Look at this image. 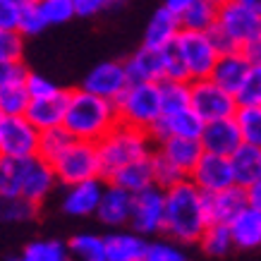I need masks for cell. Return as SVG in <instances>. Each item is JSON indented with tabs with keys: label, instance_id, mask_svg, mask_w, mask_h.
<instances>
[{
	"label": "cell",
	"instance_id": "16",
	"mask_svg": "<svg viewBox=\"0 0 261 261\" xmlns=\"http://www.w3.org/2000/svg\"><path fill=\"white\" fill-rule=\"evenodd\" d=\"M129 211H132V192L122 190L115 182L103 185L101 199H98V206H96L98 221L103 225L118 228V225H125L129 221Z\"/></svg>",
	"mask_w": 261,
	"mask_h": 261
},
{
	"label": "cell",
	"instance_id": "5",
	"mask_svg": "<svg viewBox=\"0 0 261 261\" xmlns=\"http://www.w3.org/2000/svg\"><path fill=\"white\" fill-rule=\"evenodd\" d=\"M50 166H53V173L63 185H77V182L101 177V159H98L96 142L72 139L70 146Z\"/></svg>",
	"mask_w": 261,
	"mask_h": 261
},
{
	"label": "cell",
	"instance_id": "12",
	"mask_svg": "<svg viewBox=\"0 0 261 261\" xmlns=\"http://www.w3.org/2000/svg\"><path fill=\"white\" fill-rule=\"evenodd\" d=\"M190 180L197 185V190L206 192V194H214V192H221L225 187H230V185H235L230 159L204 151L201 159L197 161V166L192 168Z\"/></svg>",
	"mask_w": 261,
	"mask_h": 261
},
{
	"label": "cell",
	"instance_id": "25",
	"mask_svg": "<svg viewBox=\"0 0 261 261\" xmlns=\"http://www.w3.org/2000/svg\"><path fill=\"white\" fill-rule=\"evenodd\" d=\"M182 24L180 17L170 12L168 8H159L151 15L149 24H146V32H144V46L149 48H166L170 46L177 34H180Z\"/></svg>",
	"mask_w": 261,
	"mask_h": 261
},
{
	"label": "cell",
	"instance_id": "53",
	"mask_svg": "<svg viewBox=\"0 0 261 261\" xmlns=\"http://www.w3.org/2000/svg\"><path fill=\"white\" fill-rule=\"evenodd\" d=\"M208 3H214V5H216V8H221V5H223V3H228V0H208Z\"/></svg>",
	"mask_w": 261,
	"mask_h": 261
},
{
	"label": "cell",
	"instance_id": "31",
	"mask_svg": "<svg viewBox=\"0 0 261 261\" xmlns=\"http://www.w3.org/2000/svg\"><path fill=\"white\" fill-rule=\"evenodd\" d=\"M67 245L58 240H36L24 247V252L12 261H67Z\"/></svg>",
	"mask_w": 261,
	"mask_h": 261
},
{
	"label": "cell",
	"instance_id": "2",
	"mask_svg": "<svg viewBox=\"0 0 261 261\" xmlns=\"http://www.w3.org/2000/svg\"><path fill=\"white\" fill-rule=\"evenodd\" d=\"M115 122H120L115 101L94 96L89 91H84V89L67 91L63 127L70 132L72 139L98 142Z\"/></svg>",
	"mask_w": 261,
	"mask_h": 261
},
{
	"label": "cell",
	"instance_id": "6",
	"mask_svg": "<svg viewBox=\"0 0 261 261\" xmlns=\"http://www.w3.org/2000/svg\"><path fill=\"white\" fill-rule=\"evenodd\" d=\"M177 53L182 58L187 80H206L211 77L216 60H218V50L214 48L211 39L206 32H190V29H180L177 39L173 41Z\"/></svg>",
	"mask_w": 261,
	"mask_h": 261
},
{
	"label": "cell",
	"instance_id": "30",
	"mask_svg": "<svg viewBox=\"0 0 261 261\" xmlns=\"http://www.w3.org/2000/svg\"><path fill=\"white\" fill-rule=\"evenodd\" d=\"M161 113H173L190 106V82L187 80H161Z\"/></svg>",
	"mask_w": 261,
	"mask_h": 261
},
{
	"label": "cell",
	"instance_id": "41",
	"mask_svg": "<svg viewBox=\"0 0 261 261\" xmlns=\"http://www.w3.org/2000/svg\"><path fill=\"white\" fill-rule=\"evenodd\" d=\"M142 261H187V256L175 242H146Z\"/></svg>",
	"mask_w": 261,
	"mask_h": 261
},
{
	"label": "cell",
	"instance_id": "48",
	"mask_svg": "<svg viewBox=\"0 0 261 261\" xmlns=\"http://www.w3.org/2000/svg\"><path fill=\"white\" fill-rule=\"evenodd\" d=\"M24 70L22 60H0V87L8 84V82H17V80H24Z\"/></svg>",
	"mask_w": 261,
	"mask_h": 261
},
{
	"label": "cell",
	"instance_id": "17",
	"mask_svg": "<svg viewBox=\"0 0 261 261\" xmlns=\"http://www.w3.org/2000/svg\"><path fill=\"white\" fill-rule=\"evenodd\" d=\"M65 106H67V91L60 89V91H56V94L43 96V98H32L29 106H27L24 118L29 120L39 132H43V129L63 125Z\"/></svg>",
	"mask_w": 261,
	"mask_h": 261
},
{
	"label": "cell",
	"instance_id": "21",
	"mask_svg": "<svg viewBox=\"0 0 261 261\" xmlns=\"http://www.w3.org/2000/svg\"><path fill=\"white\" fill-rule=\"evenodd\" d=\"M249 67H252V63L245 58L242 50L223 53V56H218L214 70H211V80H214L218 87H223L225 91H230V94L235 96L238 89L242 87V82H245Z\"/></svg>",
	"mask_w": 261,
	"mask_h": 261
},
{
	"label": "cell",
	"instance_id": "49",
	"mask_svg": "<svg viewBox=\"0 0 261 261\" xmlns=\"http://www.w3.org/2000/svg\"><path fill=\"white\" fill-rule=\"evenodd\" d=\"M242 53H245V58L252 65H261V36L259 39H254V41H249V43L242 48Z\"/></svg>",
	"mask_w": 261,
	"mask_h": 261
},
{
	"label": "cell",
	"instance_id": "33",
	"mask_svg": "<svg viewBox=\"0 0 261 261\" xmlns=\"http://www.w3.org/2000/svg\"><path fill=\"white\" fill-rule=\"evenodd\" d=\"M70 142H72V137L63 125L43 129V132H39V149H36V156H41V159L48 161V163H53V161L70 146Z\"/></svg>",
	"mask_w": 261,
	"mask_h": 261
},
{
	"label": "cell",
	"instance_id": "4",
	"mask_svg": "<svg viewBox=\"0 0 261 261\" xmlns=\"http://www.w3.org/2000/svg\"><path fill=\"white\" fill-rule=\"evenodd\" d=\"M120 122L146 129L161 118L159 82H129L127 89L115 98Z\"/></svg>",
	"mask_w": 261,
	"mask_h": 261
},
{
	"label": "cell",
	"instance_id": "28",
	"mask_svg": "<svg viewBox=\"0 0 261 261\" xmlns=\"http://www.w3.org/2000/svg\"><path fill=\"white\" fill-rule=\"evenodd\" d=\"M218 17V8L208 0H194L190 8L180 15L182 29H190V32H208L216 24Z\"/></svg>",
	"mask_w": 261,
	"mask_h": 261
},
{
	"label": "cell",
	"instance_id": "9",
	"mask_svg": "<svg viewBox=\"0 0 261 261\" xmlns=\"http://www.w3.org/2000/svg\"><path fill=\"white\" fill-rule=\"evenodd\" d=\"M39 129L24 115H0V156L27 159L36 156Z\"/></svg>",
	"mask_w": 261,
	"mask_h": 261
},
{
	"label": "cell",
	"instance_id": "35",
	"mask_svg": "<svg viewBox=\"0 0 261 261\" xmlns=\"http://www.w3.org/2000/svg\"><path fill=\"white\" fill-rule=\"evenodd\" d=\"M67 252L77 261H106V242L98 235L82 232V235H74L70 240Z\"/></svg>",
	"mask_w": 261,
	"mask_h": 261
},
{
	"label": "cell",
	"instance_id": "8",
	"mask_svg": "<svg viewBox=\"0 0 261 261\" xmlns=\"http://www.w3.org/2000/svg\"><path fill=\"white\" fill-rule=\"evenodd\" d=\"M216 24L228 34L230 39L235 41V46H238L240 50H242L249 41L261 36V15L256 10L247 8L245 3H240V0L223 3L221 8H218Z\"/></svg>",
	"mask_w": 261,
	"mask_h": 261
},
{
	"label": "cell",
	"instance_id": "55",
	"mask_svg": "<svg viewBox=\"0 0 261 261\" xmlns=\"http://www.w3.org/2000/svg\"><path fill=\"white\" fill-rule=\"evenodd\" d=\"M36 3H39V0H36Z\"/></svg>",
	"mask_w": 261,
	"mask_h": 261
},
{
	"label": "cell",
	"instance_id": "20",
	"mask_svg": "<svg viewBox=\"0 0 261 261\" xmlns=\"http://www.w3.org/2000/svg\"><path fill=\"white\" fill-rule=\"evenodd\" d=\"M156 151L166 161H170L185 177H190L192 168L197 166V161L204 153L199 139H187V137H168V139L159 142V149Z\"/></svg>",
	"mask_w": 261,
	"mask_h": 261
},
{
	"label": "cell",
	"instance_id": "26",
	"mask_svg": "<svg viewBox=\"0 0 261 261\" xmlns=\"http://www.w3.org/2000/svg\"><path fill=\"white\" fill-rule=\"evenodd\" d=\"M108 182H115V185H120L122 190L132 192V194L151 187V185H153V163H151V153L144 156V159H137V161H132V163H127V166L118 168V170L108 177Z\"/></svg>",
	"mask_w": 261,
	"mask_h": 261
},
{
	"label": "cell",
	"instance_id": "34",
	"mask_svg": "<svg viewBox=\"0 0 261 261\" xmlns=\"http://www.w3.org/2000/svg\"><path fill=\"white\" fill-rule=\"evenodd\" d=\"M29 94L24 87V80L8 82L0 87V115H24L29 106Z\"/></svg>",
	"mask_w": 261,
	"mask_h": 261
},
{
	"label": "cell",
	"instance_id": "40",
	"mask_svg": "<svg viewBox=\"0 0 261 261\" xmlns=\"http://www.w3.org/2000/svg\"><path fill=\"white\" fill-rule=\"evenodd\" d=\"M151 163H153V185L161 187V190H168V187L177 185L180 180H185V175H182L170 161L163 159L159 151L151 153Z\"/></svg>",
	"mask_w": 261,
	"mask_h": 261
},
{
	"label": "cell",
	"instance_id": "39",
	"mask_svg": "<svg viewBox=\"0 0 261 261\" xmlns=\"http://www.w3.org/2000/svg\"><path fill=\"white\" fill-rule=\"evenodd\" d=\"M235 98H238V106H261V65L249 67Z\"/></svg>",
	"mask_w": 261,
	"mask_h": 261
},
{
	"label": "cell",
	"instance_id": "15",
	"mask_svg": "<svg viewBox=\"0 0 261 261\" xmlns=\"http://www.w3.org/2000/svg\"><path fill=\"white\" fill-rule=\"evenodd\" d=\"M199 144H201V149L206 153L230 156L242 144V137H240L235 118H221V120L204 122V129L199 135Z\"/></svg>",
	"mask_w": 261,
	"mask_h": 261
},
{
	"label": "cell",
	"instance_id": "24",
	"mask_svg": "<svg viewBox=\"0 0 261 261\" xmlns=\"http://www.w3.org/2000/svg\"><path fill=\"white\" fill-rule=\"evenodd\" d=\"M228 159H230V168H232L235 185L249 190L254 182L261 177V149L259 146H252V144L242 142Z\"/></svg>",
	"mask_w": 261,
	"mask_h": 261
},
{
	"label": "cell",
	"instance_id": "51",
	"mask_svg": "<svg viewBox=\"0 0 261 261\" xmlns=\"http://www.w3.org/2000/svg\"><path fill=\"white\" fill-rule=\"evenodd\" d=\"M247 194H249V204H252L254 208H259V211H261V177L254 182L249 190H247Z\"/></svg>",
	"mask_w": 261,
	"mask_h": 261
},
{
	"label": "cell",
	"instance_id": "45",
	"mask_svg": "<svg viewBox=\"0 0 261 261\" xmlns=\"http://www.w3.org/2000/svg\"><path fill=\"white\" fill-rule=\"evenodd\" d=\"M24 0H0V29H17Z\"/></svg>",
	"mask_w": 261,
	"mask_h": 261
},
{
	"label": "cell",
	"instance_id": "44",
	"mask_svg": "<svg viewBox=\"0 0 261 261\" xmlns=\"http://www.w3.org/2000/svg\"><path fill=\"white\" fill-rule=\"evenodd\" d=\"M161 53H163V80H187V72H185V65H182V58L175 43L161 48Z\"/></svg>",
	"mask_w": 261,
	"mask_h": 261
},
{
	"label": "cell",
	"instance_id": "36",
	"mask_svg": "<svg viewBox=\"0 0 261 261\" xmlns=\"http://www.w3.org/2000/svg\"><path fill=\"white\" fill-rule=\"evenodd\" d=\"M36 214V204L27 201L22 197H0V221L19 223L29 221Z\"/></svg>",
	"mask_w": 261,
	"mask_h": 261
},
{
	"label": "cell",
	"instance_id": "14",
	"mask_svg": "<svg viewBox=\"0 0 261 261\" xmlns=\"http://www.w3.org/2000/svg\"><path fill=\"white\" fill-rule=\"evenodd\" d=\"M56 182H58V177H56V173H53V166H50L48 161H43L41 156H29L27 163H24L19 197L39 206L41 201L53 192Z\"/></svg>",
	"mask_w": 261,
	"mask_h": 261
},
{
	"label": "cell",
	"instance_id": "10",
	"mask_svg": "<svg viewBox=\"0 0 261 261\" xmlns=\"http://www.w3.org/2000/svg\"><path fill=\"white\" fill-rule=\"evenodd\" d=\"M163 190L151 185L146 190L132 194V211H129V225L137 235H153L163 230Z\"/></svg>",
	"mask_w": 261,
	"mask_h": 261
},
{
	"label": "cell",
	"instance_id": "23",
	"mask_svg": "<svg viewBox=\"0 0 261 261\" xmlns=\"http://www.w3.org/2000/svg\"><path fill=\"white\" fill-rule=\"evenodd\" d=\"M129 82H161L163 80V53L161 48L142 46L125 60Z\"/></svg>",
	"mask_w": 261,
	"mask_h": 261
},
{
	"label": "cell",
	"instance_id": "38",
	"mask_svg": "<svg viewBox=\"0 0 261 261\" xmlns=\"http://www.w3.org/2000/svg\"><path fill=\"white\" fill-rule=\"evenodd\" d=\"M41 15L46 27H56V24H67L70 19H74V5L72 0H39Z\"/></svg>",
	"mask_w": 261,
	"mask_h": 261
},
{
	"label": "cell",
	"instance_id": "43",
	"mask_svg": "<svg viewBox=\"0 0 261 261\" xmlns=\"http://www.w3.org/2000/svg\"><path fill=\"white\" fill-rule=\"evenodd\" d=\"M24 87H27L29 98H43V96H50V94H56V91H60V87H58L56 82H50L48 77L39 74V72H27L24 74Z\"/></svg>",
	"mask_w": 261,
	"mask_h": 261
},
{
	"label": "cell",
	"instance_id": "18",
	"mask_svg": "<svg viewBox=\"0 0 261 261\" xmlns=\"http://www.w3.org/2000/svg\"><path fill=\"white\" fill-rule=\"evenodd\" d=\"M247 204H249V194L240 185H230L221 192L206 194V208H208V221L211 223H230Z\"/></svg>",
	"mask_w": 261,
	"mask_h": 261
},
{
	"label": "cell",
	"instance_id": "13",
	"mask_svg": "<svg viewBox=\"0 0 261 261\" xmlns=\"http://www.w3.org/2000/svg\"><path fill=\"white\" fill-rule=\"evenodd\" d=\"M204 129V120L192 111V106L180 108L173 113H161V118L149 127L151 139L159 144L168 137H187V139H199Z\"/></svg>",
	"mask_w": 261,
	"mask_h": 261
},
{
	"label": "cell",
	"instance_id": "32",
	"mask_svg": "<svg viewBox=\"0 0 261 261\" xmlns=\"http://www.w3.org/2000/svg\"><path fill=\"white\" fill-rule=\"evenodd\" d=\"M232 118L238 122L242 142L261 149V106H238Z\"/></svg>",
	"mask_w": 261,
	"mask_h": 261
},
{
	"label": "cell",
	"instance_id": "46",
	"mask_svg": "<svg viewBox=\"0 0 261 261\" xmlns=\"http://www.w3.org/2000/svg\"><path fill=\"white\" fill-rule=\"evenodd\" d=\"M72 5H74V15L87 19V17H96L113 8L115 0H72Z\"/></svg>",
	"mask_w": 261,
	"mask_h": 261
},
{
	"label": "cell",
	"instance_id": "19",
	"mask_svg": "<svg viewBox=\"0 0 261 261\" xmlns=\"http://www.w3.org/2000/svg\"><path fill=\"white\" fill-rule=\"evenodd\" d=\"M101 192H103V177L67 185V192L63 197V211L67 216H80V218L96 214Z\"/></svg>",
	"mask_w": 261,
	"mask_h": 261
},
{
	"label": "cell",
	"instance_id": "37",
	"mask_svg": "<svg viewBox=\"0 0 261 261\" xmlns=\"http://www.w3.org/2000/svg\"><path fill=\"white\" fill-rule=\"evenodd\" d=\"M46 29V22H43V15H41V8L36 0H24L22 10H19V22H17V32L22 36H36Z\"/></svg>",
	"mask_w": 261,
	"mask_h": 261
},
{
	"label": "cell",
	"instance_id": "50",
	"mask_svg": "<svg viewBox=\"0 0 261 261\" xmlns=\"http://www.w3.org/2000/svg\"><path fill=\"white\" fill-rule=\"evenodd\" d=\"M192 3H194V0H163V8H168L170 12H175V15L180 17Z\"/></svg>",
	"mask_w": 261,
	"mask_h": 261
},
{
	"label": "cell",
	"instance_id": "52",
	"mask_svg": "<svg viewBox=\"0 0 261 261\" xmlns=\"http://www.w3.org/2000/svg\"><path fill=\"white\" fill-rule=\"evenodd\" d=\"M240 3H245L247 8H252V10H256L261 15V0H240Z\"/></svg>",
	"mask_w": 261,
	"mask_h": 261
},
{
	"label": "cell",
	"instance_id": "22",
	"mask_svg": "<svg viewBox=\"0 0 261 261\" xmlns=\"http://www.w3.org/2000/svg\"><path fill=\"white\" fill-rule=\"evenodd\" d=\"M232 245L240 249H256L261 247V211L247 204L232 221L228 223Z\"/></svg>",
	"mask_w": 261,
	"mask_h": 261
},
{
	"label": "cell",
	"instance_id": "3",
	"mask_svg": "<svg viewBox=\"0 0 261 261\" xmlns=\"http://www.w3.org/2000/svg\"><path fill=\"white\" fill-rule=\"evenodd\" d=\"M96 149H98V159H101V177L108 180L118 168L153 153V139L146 129H139L127 122H115L96 142Z\"/></svg>",
	"mask_w": 261,
	"mask_h": 261
},
{
	"label": "cell",
	"instance_id": "7",
	"mask_svg": "<svg viewBox=\"0 0 261 261\" xmlns=\"http://www.w3.org/2000/svg\"><path fill=\"white\" fill-rule=\"evenodd\" d=\"M190 106L204 122L221 118H232L238 111V98L218 87L211 77L190 82Z\"/></svg>",
	"mask_w": 261,
	"mask_h": 261
},
{
	"label": "cell",
	"instance_id": "11",
	"mask_svg": "<svg viewBox=\"0 0 261 261\" xmlns=\"http://www.w3.org/2000/svg\"><path fill=\"white\" fill-rule=\"evenodd\" d=\"M127 84H129V77H127L125 63L106 60V63H98L96 67L89 70V74L84 77V82H82V89L94 96L115 101L127 89Z\"/></svg>",
	"mask_w": 261,
	"mask_h": 261
},
{
	"label": "cell",
	"instance_id": "42",
	"mask_svg": "<svg viewBox=\"0 0 261 261\" xmlns=\"http://www.w3.org/2000/svg\"><path fill=\"white\" fill-rule=\"evenodd\" d=\"M24 36L17 29H0V60H22Z\"/></svg>",
	"mask_w": 261,
	"mask_h": 261
},
{
	"label": "cell",
	"instance_id": "54",
	"mask_svg": "<svg viewBox=\"0 0 261 261\" xmlns=\"http://www.w3.org/2000/svg\"><path fill=\"white\" fill-rule=\"evenodd\" d=\"M67 261H77V259H74V256H67Z\"/></svg>",
	"mask_w": 261,
	"mask_h": 261
},
{
	"label": "cell",
	"instance_id": "1",
	"mask_svg": "<svg viewBox=\"0 0 261 261\" xmlns=\"http://www.w3.org/2000/svg\"><path fill=\"white\" fill-rule=\"evenodd\" d=\"M163 230L180 245L197 242L204 228L211 223L204 192L197 190L190 177H185L177 185L163 190Z\"/></svg>",
	"mask_w": 261,
	"mask_h": 261
},
{
	"label": "cell",
	"instance_id": "27",
	"mask_svg": "<svg viewBox=\"0 0 261 261\" xmlns=\"http://www.w3.org/2000/svg\"><path fill=\"white\" fill-rule=\"evenodd\" d=\"M106 242V261H142L146 240L137 232H115L103 238Z\"/></svg>",
	"mask_w": 261,
	"mask_h": 261
},
{
	"label": "cell",
	"instance_id": "29",
	"mask_svg": "<svg viewBox=\"0 0 261 261\" xmlns=\"http://www.w3.org/2000/svg\"><path fill=\"white\" fill-rule=\"evenodd\" d=\"M201 249L211 256H225L232 249V235H230L228 223H208L201 232V238L197 240Z\"/></svg>",
	"mask_w": 261,
	"mask_h": 261
},
{
	"label": "cell",
	"instance_id": "47",
	"mask_svg": "<svg viewBox=\"0 0 261 261\" xmlns=\"http://www.w3.org/2000/svg\"><path fill=\"white\" fill-rule=\"evenodd\" d=\"M208 39H211V43H214V48L218 50V56H223V53H232V50H240L238 46H235V41L230 39L228 34L223 32L218 24H214L211 29H208Z\"/></svg>",
	"mask_w": 261,
	"mask_h": 261
}]
</instances>
